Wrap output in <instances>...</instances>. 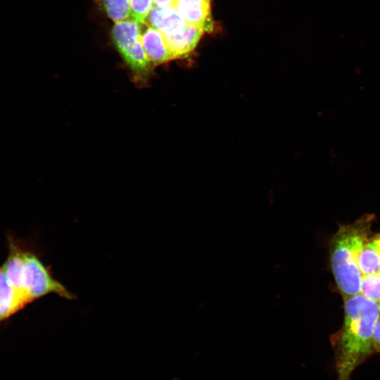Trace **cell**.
Segmentation results:
<instances>
[{
  "mask_svg": "<svg viewBox=\"0 0 380 380\" xmlns=\"http://www.w3.org/2000/svg\"><path fill=\"white\" fill-rule=\"evenodd\" d=\"M379 317L378 303L362 294L344 298V319L331 338L338 380H350L354 370L374 353L373 331Z\"/></svg>",
  "mask_w": 380,
  "mask_h": 380,
  "instance_id": "obj_1",
  "label": "cell"
},
{
  "mask_svg": "<svg viewBox=\"0 0 380 380\" xmlns=\"http://www.w3.org/2000/svg\"><path fill=\"white\" fill-rule=\"evenodd\" d=\"M8 255L1 265L9 281L30 303L50 293L68 300L72 294L56 280L37 253L13 235L6 236Z\"/></svg>",
  "mask_w": 380,
  "mask_h": 380,
  "instance_id": "obj_2",
  "label": "cell"
},
{
  "mask_svg": "<svg viewBox=\"0 0 380 380\" xmlns=\"http://www.w3.org/2000/svg\"><path fill=\"white\" fill-rule=\"evenodd\" d=\"M373 215H365L341 225L329 243L330 263L336 285L343 298L360 293L362 274L357 258L369 241Z\"/></svg>",
  "mask_w": 380,
  "mask_h": 380,
  "instance_id": "obj_3",
  "label": "cell"
},
{
  "mask_svg": "<svg viewBox=\"0 0 380 380\" xmlns=\"http://www.w3.org/2000/svg\"><path fill=\"white\" fill-rule=\"evenodd\" d=\"M174 6L187 24L196 26L204 32L212 30L210 0H176Z\"/></svg>",
  "mask_w": 380,
  "mask_h": 380,
  "instance_id": "obj_4",
  "label": "cell"
},
{
  "mask_svg": "<svg viewBox=\"0 0 380 380\" xmlns=\"http://www.w3.org/2000/svg\"><path fill=\"white\" fill-rule=\"evenodd\" d=\"M158 30L164 36H172L181 32L186 25L174 6H153L146 23Z\"/></svg>",
  "mask_w": 380,
  "mask_h": 380,
  "instance_id": "obj_5",
  "label": "cell"
},
{
  "mask_svg": "<svg viewBox=\"0 0 380 380\" xmlns=\"http://www.w3.org/2000/svg\"><path fill=\"white\" fill-rule=\"evenodd\" d=\"M29 303L7 278L0 267V324L24 309Z\"/></svg>",
  "mask_w": 380,
  "mask_h": 380,
  "instance_id": "obj_6",
  "label": "cell"
},
{
  "mask_svg": "<svg viewBox=\"0 0 380 380\" xmlns=\"http://www.w3.org/2000/svg\"><path fill=\"white\" fill-rule=\"evenodd\" d=\"M141 42L151 65L156 66L172 60L165 36L157 29L148 25L141 34Z\"/></svg>",
  "mask_w": 380,
  "mask_h": 380,
  "instance_id": "obj_7",
  "label": "cell"
},
{
  "mask_svg": "<svg viewBox=\"0 0 380 380\" xmlns=\"http://www.w3.org/2000/svg\"><path fill=\"white\" fill-rule=\"evenodd\" d=\"M203 32L202 29L186 23L181 32L165 36L172 59L188 56L196 46Z\"/></svg>",
  "mask_w": 380,
  "mask_h": 380,
  "instance_id": "obj_8",
  "label": "cell"
},
{
  "mask_svg": "<svg viewBox=\"0 0 380 380\" xmlns=\"http://www.w3.org/2000/svg\"><path fill=\"white\" fill-rule=\"evenodd\" d=\"M140 24L132 19L115 23L112 29V37L119 52L134 45L141 39Z\"/></svg>",
  "mask_w": 380,
  "mask_h": 380,
  "instance_id": "obj_9",
  "label": "cell"
},
{
  "mask_svg": "<svg viewBox=\"0 0 380 380\" xmlns=\"http://www.w3.org/2000/svg\"><path fill=\"white\" fill-rule=\"evenodd\" d=\"M357 262L362 276L379 273L380 246L375 239L364 244L358 253Z\"/></svg>",
  "mask_w": 380,
  "mask_h": 380,
  "instance_id": "obj_10",
  "label": "cell"
},
{
  "mask_svg": "<svg viewBox=\"0 0 380 380\" xmlns=\"http://www.w3.org/2000/svg\"><path fill=\"white\" fill-rule=\"evenodd\" d=\"M108 16L115 23L127 20L130 16L129 0H99Z\"/></svg>",
  "mask_w": 380,
  "mask_h": 380,
  "instance_id": "obj_11",
  "label": "cell"
},
{
  "mask_svg": "<svg viewBox=\"0 0 380 380\" xmlns=\"http://www.w3.org/2000/svg\"><path fill=\"white\" fill-rule=\"evenodd\" d=\"M360 293L368 299L378 303L380 300V276L379 274L362 276Z\"/></svg>",
  "mask_w": 380,
  "mask_h": 380,
  "instance_id": "obj_12",
  "label": "cell"
},
{
  "mask_svg": "<svg viewBox=\"0 0 380 380\" xmlns=\"http://www.w3.org/2000/svg\"><path fill=\"white\" fill-rule=\"evenodd\" d=\"M130 17L139 23H146V18L153 7V0H129Z\"/></svg>",
  "mask_w": 380,
  "mask_h": 380,
  "instance_id": "obj_13",
  "label": "cell"
},
{
  "mask_svg": "<svg viewBox=\"0 0 380 380\" xmlns=\"http://www.w3.org/2000/svg\"><path fill=\"white\" fill-rule=\"evenodd\" d=\"M372 344L374 352H380V317L374 326L372 337Z\"/></svg>",
  "mask_w": 380,
  "mask_h": 380,
  "instance_id": "obj_14",
  "label": "cell"
},
{
  "mask_svg": "<svg viewBox=\"0 0 380 380\" xmlns=\"http://www.w3.org/2000/svg\"><path fill=\"white\" fill-rule=\"evenodd\" d=\"M176 0H153V6H174Z\"/></svg>",
  "mask_w": 380,
  "mask_h": 380,
  "instance_id": "obj_15",
  "label": "cell"
},
{
  "mask_svg": "<svg viewBox=\"0 0 380 380\" xmlns=\"http://www.w3.org/2000/svg\"><path fill=\"white\" fill-rule=\"evenodd\" d=\"M374 239L377 241L379 245L380 246V234H379L377 236H376V237Z\"/></svg>",
  "mask_w": 380,
  "mask_h": 380,
  "instance_id": "obj_16",
  "label": "cell"
},
{
  "mask_svg": "<svg viewBox=\"0 0 380 380\" xmlns=\"http://www.w3.org/2000/svg\"><path fill=\"white\" fill-rule=\"evenodd\" d=\"M378 308H379V313H380V300L378 303Z\"/></svg>",
  "mask_w": 380,
  "mask_h": 380,
  "instance_id": "obj_17",
  "label": "cell"
},
{
  "mask_svg": "<svg viewBox=\"0 0 380 380\" xmlns=\"http://www.w3.org/2000/svg\"><path fill=\"white\" fill-rule=\"evenodd\" d=\"M378 274H379V275L380 276V268H379V273H378Z\"/></svg>",
  "mask_w": 380,
  "mask_h": 380,
  "instance_id": "obj_18",
  "label": "cell"
}]
</instances>
